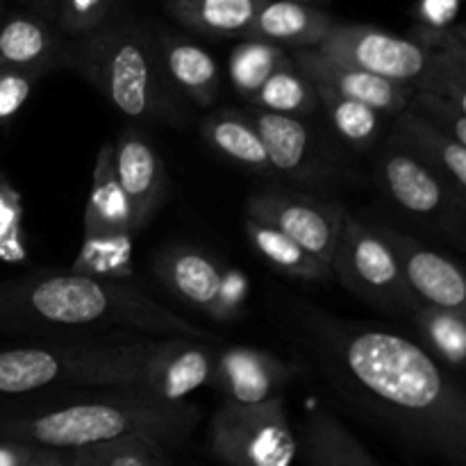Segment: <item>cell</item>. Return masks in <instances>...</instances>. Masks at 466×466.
<instances>
[{
    "instance_id": "obj_2",
    "label": "cell",
    "mask_w": 466,
    "mask_h": 466,
    "mask_svg": "<svg viewBox=\"0 0 466 466\" xmlns=\"http://www.w3.org/2000/svg\"><path fill=\"white\" fill-rule=\"evenodd\" d=\"M0 321L212 341L205 328L159 305L139 287L76 271L41 273L0 289Z\"/></svg>"
},
{
    "instance_id": "obj_15",
    "label": "cell",
    "mask_w": 466,
    "mask_h": 466,
    "mask_svg": "<svg viewBox=\"0 0 466 466\" xmlns=\"http://www.w3.org/2000/svg\"><path fill=\"white\" fill-rule=\"evenodd\" d=\"M112 162L116 182L130 209L132 230H144L153 221L167 194L162 157L139 130L127 127L112 144Z\"/></svg>"
},
{
    "instance_id": "obj_9",
    "label": "cell",
    "mask_w": 466,
    "mask_h": 466,
    "mask_svg": "<svg viewBox=\"0 0 466 466\" xmlns=\"http://www.w3.org/2000/svg\"><path fill=\"white\" fill-rule=\"evenodd\" d=\"M317 50L412 91L428 89L437 62V50L367 23H335Z\"/></svg>"
},
{
    "instance_id": "obj_14",
    "label": "cell",
    "mask_w": 466,
    "mask_h": 466,
    "mask_svg": "<svg viewBox=\"0 0 466 466\" xmlns=\"http://www.w3.org/2000/svg\"><path fill=\"white\" fill-rule=\"evenodd\" d=\"M376 230L399 259L405 285L419 303L466 314V280L458 264L403 232L391 228Z\"/></svg>"
},
{
    "instance_id": "obj_3",
    "label": "cell",
    "mask_w": 466,
    "mask_h": 466,
    "mask_svg": "<svg viewBox=\"0 0 466 466\" xmlns=\"http://www.w3.org/2000/svg\"><path fill=\"white\" fill-rule=\"evenodd\" d=\"M198 417L200 410L187 400L164 403L130 390H112L103 399L5 419L0 421V437L53 451L82 449L135 435L159 446H176L191 435Z\"/></svg>"
},
{
    "instance_id": "obj_10",
    "label": "cell",
    "mask_w": 466,
    "mask_h": 466,
    "mask_svg": "<svg viewBox=\"0 0 466 466\" xmlns=\"http://www.w3.org/2000/svg\"><path fill=\"white\" fill-rule=\"evenodd\" d=\"M378 182L403 212L449 226L464 212V194L437 168L391 141L378 157Z\"/></svg>"
},
{
    "instance_id": "obj_4",
    "label": "cell",
    "mask_w": 466,
    "mask_h": 466,
    "mask_svg": "<svg viewBox=\"0 0 466 466\" xmlns=\"http://www.w3.org/2000/svg\"><path fill=\"white\" fill-rule=\"evenodd\" d=\"M59 66L80 73L132 121L164 116L168 109L173 86L164 73L157 39L139 25L103 23L76 44L64 46Z\"/></svg>"
},
{
    "instance_id": "obj_24",
    "label": "cell",
    "mask_w": 466,
    "mask_h": 466,
    "mask_svg": "<svg viewBox=\"0 0 466 466\" xmlns=\"http://www.w3.org/2000/svg\"><path fill=\"white\" fill-rule=\"evenodd\" d=\"M267 0H168L180 25L208 36H246Z\"/></svg>"
},
{
    "instance_id": "obj_40",
    "label": "cell",
    "mask_w": 466,
    "mask_h": 466,
    "mask_svg": "<svg viewBox=\"0 0 466 466\" xmlns=\"http://www.w3.org/2000/svg\"><path fill=\"white\" fill-rule=\"evenodd\" d=\"M30 5V9L39 16H44L46 21L55 23V14H57V0H25Z\"/></svg>"
},
{
    "instance_id": "obj_29",
    "label": "cell",
    "mask_w": 466,
    "mask_h": 466,
    "mask_svg": "<svg viewBox=\"0 0 466 466\" xmlns=\"http://www.w3.org/2000/svg\"><path fill=\"white\" fill-rule=\"evenodd\" d=\"M412 317L431 353L449 367L462 369L466 360V314L419 303Z\"/></svg>"
},
{
    "instance_id": "obj_36",
    "label": "cell",
    "mask_w": 466,
    "mask_h": 466,
    "mask_svg": "<svg viewBox=\"0 0 466 466\" xmlns=\"http://www.w3.org/2000/svg\"><path fill=\"white\" fill-rule=\"evenodd\" d=\"M21 214V196L5 177H0V230H18Z\"/></svg>"
},
{
    "instance_id": "obj_12",
    "label": "cell",
    "mask_w": 466,
    "mask_h": 466,
    "mask_svg": "<svg viewBox=\"0 0 466 466\" xmlns=\"http://www.w3.org/2000/svg\"><path fill=\"white\" fill-rule=\"evenodd\" d=\"M217 358L194 337H159L130 391L164 403H180L212 382Z\"/></svg>"
},
{
    "instance_id": "obj_5",
    "label": "cell",
    "mask_w": 466,
    "mask_h": 466,
    "mask_svg": "<svg viewBox=\"0 0 466 466\" xmlns=\"http://www.w3.org/2000/svg\"><path fill=\"white\" fill-rule=\"evenodd\" d=\"M157 339L85 341L0 350V396H21L59 385L127 390Z\"/></svg>"
},
{
    "instance_id": "obj_16",
    "label": "cell",
    "mask_w": 466,
    "mask_h": 466,
    "mask_svg": "<svg viewBox=\"0 0 466 466\" xmlns=\"http://www.w3.org/2000/svg\"><path fill=\"white\" fill-rule=\"evenodd\" d=\"M291 62L319 86L337 91L341 96L371 105L385 116H396L408 107L414 91L380 76L362 71V68L330 57L317 48H294Z\"/></svg>"
},
{
    "instance_id": "obj_26",
    "label": "cell",
    "mask_w": 466,
    "mask_h": 466,
    "mask_svg": "<svg viewBox=\"0 0 466 466\" xmlns=\"http://www.w3.org/2000/svg\"><path fill=\"white\" fill-rule=\"evenodd\" d=\"M244 232L255 253L264 262L271 264L276 271L285 273L289 278H299V280H330L332 278V267L309 255L294 239H289L285 232L276 230L268 223L246 217Z\"/></svg>"
},
{
    "instance_id": "obj_13",
    "label": "cell",
    "mask_w": 466,
    "mask_h": 466,
    "mask_svg": "<svg viewBox=\"0 0 466 466\" xmlns=\"http://www.w3.org/2000/svg\"><path fill=\"white\" fill-rule=\"evenodd\" d=\"M153 267L164 285L189 308H196L217 321L237 319L226 296L228 268H223L208 250L182 244L171 246L155 258Z\"/></svg>"
},
{
    "instance_id": "obj_6",
    "label": "cell",
    "mask_w": 466,
    "mask_h": 466,
    "mask_svg": "<svg viewBox=\"0 0 466 466\" xmlns=\"http://www.w3.org/2000/svg\"><path fill=\"white\" fill-rule=\"evenodd\" d=\"M135 235L126 196L114 173L112 144H105L96 155L85 208V237L71 271L107 280H126L132 276Z\"/></svg>"
},
{
    "instance_id": "obj_32",
    "label": "cell",
    "mask_w": 466,
    "mask_h": 466,
    "mask_svg": "<svg viewBox=\"0 0 466 466\" xmlns=\"http://www.w3.org/2000/svg\"><path fill=\"white\" fill-rule=\"evenodd\" d=\"M116 0H57L55 25L68 36H85L107 23Z\"/></svg>"
},
{
    "instance_id": "obj_39",
    "label": "cell",
    "mask_w": 466,
    "mask_h": 466,
    "mask_svg": "<svg viewBox=\"0 0 466 466\" xmlns=\"http://www.w3.org/2000/svg\"><path fill=\"white\" fill-rule=\"evenodd\" d=\"M25 466H68L66 460H64L62 451H53V449H36L32 453L30 462Z\"/></svg>"
},
{
    "instance_id": "obj_33",
    "label": "cell",
    "mask_w": 466,
    "mask_h": 466,
    "mask_svg": "<svg viewBox=\"0 0 466 466\" xmlns=\"http://www.w3.org/2000/svg\"><path fill=\"white\" fill-rule=\"evenodd\" d=\"M408 107L440 127L449 137H453L460 144H466V114L464 109L455 107L444 96L432 94V91H414Z\"/></svg>"
},
{
    "instance_id": "obj_22",
    "label": "cell",
    "mask_w": 466,
    "mask_h": 466,
    "mask_svg": "<svg viewBox=\"0 0 466 466\" xmlns=\"http://www.w3.org/2000/svg\"><path fill=\"white\" fill-rule=\"evenodd\" d=\"M299 451L308 466H378L349 428L326 408H317L305 417Z\"/></svg>"
},
{
    "instance_id": "obj_38",
    "label": "cell",
    "mask_w": 466,
    "mask_h": 466,
    "mask_svg": "<svg viewBox=\"0 0 466 466\" xmlns=\"http://www.w3.org/2000/svg\"><path fill=\"white\" fill-rule=\"evenodd\" d=\"M25 255V246L21 239V228L18 230H0V259L18 262Z\"/></svg>"
},
{
    "instance_id": "obj_17",
    "label": "cell",
    "mask_w": 466,
    "mask_h": 466,
    "mask_svg": "<svg viewBox=\"0 0 466 466\" xmlns=\"http://www.w3.org/2000/svg\"><path fill=\"white\" fill-rule=\"evenodd\" d=\"M291 369L276 355L258 349H228L214 364L212 382L226 403L253 405L282 396Z\"/></svg>"
},
{
    "instance_id": "obj_19",
    "label": "cell",
    "mask_w": 466,
    "mask_h": 466,
    "mask_svg": "<svg viewBox=\"0 0 466 466\" xmlns=\"http://www.w3.org/2000/svg\"><path fill=\"white\" fill-rule=\"evenodd\" d=\"M335 23L330 14L303 0H267L246 39H262L282 48H317Z\"/></svg>"
},
{
    "instance_id": "obj_8",
    "label": "cell",
    "mask_w": 466,
    "mask_h": 466,
    "mask_svg": "<svg viewBox=\"0 0 466 466\" xmlns=\"http://www.w3.org/2000/svg\"><path fill=\"white\" fill-rule=\"evenodd\" d=\"M332 273L346 289L376 308L412 317L419 300L405 285L399 259L376 228L346 212L337 241Z\"/></svg>"
},
{
    "instance_id": "obj_25",
    "label": "cell",
    "mask_w": 466,
    "mask_h": 466,
    "mask_svg": "<svg viewBox=\"0 0 466 466\" xmlns=\"http://www.w3.org/2000/svg\"><path fill=\"white\" fill-rule=\"evenodd\" d=\"M203 137L217 153L258 173H273L253 118L235 109H221L203 121Z\"/></svg>"
},
{
    "instance_id": "obj_30",
    "label": "cell",
    "mask_w": 466,
    "mask_h": 466,
    "mask_svg": "<svg viewBox=\"0 0 466 466\" xmlns=\"http://www.w3.org/2000/svg\"><path fill=\"white\" fill-rule=\"evenodd\" d=\"M159 449L155 441L135 435L62 453L68 466H167Z\"/></svg>"
},
{
    "instance_id": "obj_20",
    "label": "cell",
    "mask_w": 466,
    "mask_h": 466,
    "mask_svg": "<svg viewBox=\"0 0 466 466\" xmlns=\"http://www.w3.org/2000/svg\"><path fill=\"white\" fill-rule=\"evenodd\" d=\"M157 46L168 85L200 107L214 105L221 91L217 59L203 46L176 35H162Z\"/></svg>"
},
{
    "instance_id": "obj_37",
    "label": "cell",
    "mask_w": 466,
    "mask_h": 466,
    "mask_svg": "<svg viewBox=\"0 0 466 466\" xmlns=\"http://www.w3.org/2000/svg\"><path fill=\"white\" fill-rule=\"evenodd\" d=\"M32 453H35V446L0 437V466H25Z\"/></svg>"
},
{
    "instance_id": "obj_34",
    "label": "cell",
    "mask_w": 466,
    "mask_h": 466,
    "mask_svg": "<svg viewBox=\"0 0 466 466\" xmlns=\"http://www.w3.org/2000/svg\"><path fill=\"white\" fill-rule=\"evenodd\" d=\"M39 76L21 71H0V123H7L21 112L30 98Z\"/></svg>"
},
{
    "instance_id": "obj_11",
    "label": "cell",
    "mask_w": 466,
    "mask_h": 466,
    "mask_svg": "<svg viewBox=\"0 0 466 466\" xmlns=\"http://www.w3.org/2000/svg\"><path fill=\"white\" fill-rule=\"evenodd\" d=\"M246 217L273 226L330 267L344 226V208L300 194L267 191L246 203Z\"/></svg>"
},
{
    "instance_id": "obj_28",
    "label": "cell",
    "mask_w": 466,
    "mask_h": 466,
    "mask_svg": "<svg viewBox=\"0 0 466 466\" xmlns=\"http://www.w3.org/2000/svg\"><path fill=\"white\" fill-rule=\"evenodd\" d=\"M317 86L319 105L326 109L332 130L341 137V141L353 150L371 148L382 130L385 114L373 109L371 105L337 94L328 86Z\"/></svg>"
},
{
    "instance_id": "obj_35",
    "label": "cell",
    "mask_w": 466,
    "mask_h": 466,
    "mask_svg": "<svg viewBox=\"0 0 466 466\" xmlns=\"http://www.w3.org/2000/svg\"><path fill=\"white\" fill-rule=\"evenodd\" d=\"M460 0H419V25L426 30H449L455 25Z\"/></svg>"
},
{
    "instance_id": "obj_23",
    "label": "cell",
    "mask_w": 466,
    "mask_h": 466,
    "mask_svg": "<svg viewBox=\"0 0 466 466\" xmlns=\"http://www.w3.org/2000/svg\"><path fill=\"white\" fill-rule=\"evenodd\" d=\"M253 123L259 132L273 173L300 177L312 167V137L300 118L255 109Z\"/></svg>"
},
{
    "instance_id": "obj_18",
    "label": "cell",
    "mask_w": 466,
    "mask_h": 466,
    "mask_svg": "<svg viewBox=\"0 0 466 466\" xmlns=\"http://www.w3.org/2000/svg\"><path fill=\"white\" fill-rule=\"evenodd\" d=\"M64 44L53 23L35 12H18L0 21V71L32 76L59 68Z\"/></svg>"
},
{
    "instance_id": "obj_41",
    "label": "cell",
    "mask_w": 466,
    "mask_h": 466,
    "mask_svg": "<svg viewBox=\"0 0 466 466\" xmlns=\"http://www.w3.org/2000/svg\"><path fill=\"white\" fill-rule=\"evenodd\" d=\"M0 12H3V0H0Z\"/></svg>"
},
{
    "instance_id": "obj_42",
    "label": "cell",
    "mask_w": 466,
    "mask_h": 466,
    "mask_svg": "<svg viewBox=\"0 0 466 466\" xmlns=\"http://www.w3.org/2000/svg\"><path fill=\"white\" fill-rule=\"evenodd\" d=\"M303 3H308V0H303Z\"/></svg>"
},
{
    "instance_id": "obj_31",
    "label": "cell",
    "mask_w": 466,
    "mask_h": 466,
    "mask_svg": "<svg viewBox=\"0 0 466 466\" xmlns=\"http://www.w3.org/2000/svg\"><path fill=\"white\" fill-rule=\"evenodd\" d=\"M289 55L285 53L282 46L268 44L262 39H246L244 44L232 50L228 59V73L235 91L244 98L250 100V96L264 85L268 76L280 66Z\"/></svg>"
},
{
    "instance_id": "obj_1",
    "label": "cell",
    "mask_w": 466,
    "mask_h": 466,
    "mask_svg": "<svg viewBox=\"0 0 466 466\" xmlns=\"http://www.w3.org/2000/svg\"><path fill=\"white\" fill-rule=\"evenodd\" d=\"M319 339L337 380L414 449L466 462V396L440 360L408 337L321 317Z\"/></svg>"
},
{
    "instance_id": "obj_27",
    "label": "cell",
    "mask_w": 466,
    "mask_h": 466,
    "mask_svg": "<svg viewBox=\"0 0 466 466\" xmlns=\"http://www.w3.org/2000/svg\"><path fill=\"white\" fill-rule=\"evenodd\" d=\"M250 105L264 112L287 114V116H308L317 109L319 96L314 82L287 57L264 85L250 96Z\"/></svg>"
},
{
    "instance_id": "obj_21",
    "label": "cell",
    "mask_w": 466,
    "mask_h": 466,
    "mask_svg": "<svg viewBox=\"0 0 466 466\" xmlns=\"http://www.w3.org/2000/svg\"><path fill=\"white\" fill-rule=\"evenodd\" d=\"M391 141L403 146V148H408L410 153H414L417 157H421L423 162H428L432 168H437L441 176L449 177L458 189L466 191L464 144H460L453 137L441 132L440 127L432 126L431 121H426V118L419 116L417 112L405 107L403 112L396 114Z\"/></svg>"
},
{
    "instance_id": "obj_7",
    "label": "cell",
    "mask_w": 466,
    "mask_h": 466,
    "mask_svg": "<svg viewBox=\"0 0 466 466\" xmlns=\"http://www.w3.org/2000/svg\"><path fill=\"white\" fill-rule=\"evenodd\" d=\"M209 453L223 466H291L299 441L285 399L239 405L223 403L209 423Z\"/></svg>"
}]
</instances>
